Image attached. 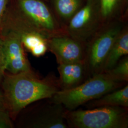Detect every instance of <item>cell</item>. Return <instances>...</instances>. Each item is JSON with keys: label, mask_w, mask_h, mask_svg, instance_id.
<instances>
[{"label": "cell", "mask_w": 128, "mask_h": 128, "mask_svg": "<svg viewBox=\"0 0 128 128\" xmlns=\"http://www.w3.org/2000/svg\"><path fill=\"white\" fill-rule=\"evenodd\" d=\"M2 79L5 107L12 118L28 105L51 98L61 90L58 78L54 74L40 78L32 70L16 74L4 73Z\"/></svg>", "instance_id": "cell-1"}, {"label": "cell", "mask_w": 128, "mask_h": 128, "mask_svg": "<svg viewBox=\"0 0 128 128\" xmlns=\"http://www.w3.org/2000/svg\"><path fill=\"white\" fill-rule=\"evenodd\" d=\"M128 82L114 80L105 72L89 78L73 88L60 90L51 98L66 110H75L92 100L123 87Z\"/></svg>", "instance_id": "cell-2"}, {"label": "cell", "mask_w": 128, "mask_h": 128, "mask_svg": "<svg viewBox=\"0 0 128 128\" xmlns=\"http://www.w3.org/2000/svg\"><path fill=\"white\" fill-rule=\"evenodd\" d=\"M68 128H128V107L101 106L66 110Z\"/></svg>", "instance_id": "cell-3"}, {"label": "cell", "mask_w": 128, "mask_h": 128, "mask_svg": "<svg viewBox=\"0 0 128 128\" xmlns=\"http://www.w3.org/2000/svg\"><path fill=\"white\" fill-rule=\"evenodd\" d=\"M122 30L119 25L110 26L97 35L86 46L84 62L88 78L102 72L110 50Z\"/></svg>", "instance_id": "cell-4"}, {"label": "cell", "mask_w": 128, "mask_h": 128, "mask_svg": "<svg viewBox=\"0 0 128 128\" xmlns=\"http://www.w3.org/2000/svg\"><path fill=\"white\" fill-rule=\"evenodd\" d=\"M28 110L24 122L27 128H68L64 117L66 109L51 98L42 99Z\"/></svg>", "instance_id": "cell-5"}, {"label": "cell", "mask_w": 128, "mask_h": 128, "mask_svg": "<svg viewBox=\"0 0 128 128\" xmlns=\"http://www.w3.org/2000/svg\"><path fill=\"white\" fill-rule=\"evenodd\" d=\"M0 35L4 43L5 71L16 74L32 71L18 34L12 31H5L2 32Z\"/></svg>", "instance_id": "cell-6"}, {"label": "cell", "mask_w": 128, "mask_h": 128, "mask_svg": "<svg viewBox=\"0 0 128 128\" xmlns=\"http://www.w3.org/2000/svg\"><path fill=\"white\" fill-rule=\"evenodd\" d=\"M48 50L55 55L58 64L84 61L86 46L71 37L56 36L48 39Z\"/></svg>", "instance_id": "cell-7"}, {"label": "cell", "mask_w": 128, "mask_h": 128, "mask_svg": "<svg viewBox=\"0 0 128 128\" xmlns=\"http://www.w3.org/2000/svg\"><path fill=\"white\" fill-rule=\"evenodd\" d=\"M58 70L60 90L73 88L89 78L84 61L58 64Z\"/></svg>", "instance_id": "cell-8"}, {"label": "cell", "mask_w": 128, "mask_h": 128, "mask_svg": "<svg viewBox=\"0 0 128 128\" xmlns=\"http://www.w3.org/2000/svg\"><path fill=\"white\" fill-rule=\"evenodd\" d=\"M86 109L101 106H122L128 107V85L110 92L82 105Z\"/></svg>", "instance_id": "cell-9"}, {"label": "cell", "mask_w": 128, "mask_h": 128, "mask_svg": "<svg viewBox=\"0 0 128 128\" xmlns=\"http://www.w3.org/2000/svg\"><path fill=\"white\" fill-rule=\"evenodd\" d=\"M128 55V32L122 30L112 46L105 60L102 72L113 68L122 58Z\"/></svg>", "instance_id": "cell-10"}, {"label": "cell", "mask_w": 128, "mask_h": 128, "mask_svg": "<svg viewBox=\"0 0 128 128\" xmlns=\"http://www.w3.org/2000/svg\"><path fill=\"white\" fill-rule=\"evenodd\" d=\"M18 35L23 46L34 56H41L48 50V39L40 33L32 32Z\"/></svg>", "instance_id": "cell-11"}, {"label": "cell", "mask_w": 128, "mask_h": 128, "mask_svg": "<svg viewBox=\"0 0 128 128\" xmlns=\"http://www.w3.org/2000/svg\"><path fill=\"white\" fill-rule=\"evenodd\" d=\"M105 73L114 80L128 82V55L122 58L113 68Z\"/></svg>", "instance_id": "cell-12"}, {"label": "cell", "mask_w": 128, "mask_h": 128, "mask_svg": "<svg viewBox=\"0 0 128 128\" xmlns=\"http://www.w3.org/2000/svg\"><path fill=\"white\" fill-rule=\"evenodd\" d=\"M80 0H55L56 9L64 18H71L80 5Z\"/></svg>", "instance_id": "cell-13"}, {"label": "cell", "mask_w": 128, "mask_h": 128, "mask_svg": "<svg viewBox=\"0 0 128 128\" xmlns=\"http://www.w3.org/2000/svg\"><path fill=\"white\" fill-rule=\"evenodd\" d=\"M118 0H101V14L103 18L109 17L114 9Z\"/></svg>", "instance_id": "cell-14"}, {"label": "cell", "mask_w": 128, "mask_h": 128, "mask_svg": "<svg viewBox=\"0 0 128 128\" xmlns=\"http://www.w3.org/2000/svg\"><path fill=\"white\" fill-rule=\"evenodd\" d=\"M14 124L9 111L6 108L0 109V128H12Z\"/></svg>", "instance_id": "cell-15"}, {"label": "cell", "mask_w": 128, "mask_h": 128, "mask_svg": "<svg viewBox=\"0 0 128 128\" xmlns=\"http://www.w3.org/2000/svg\"><path fill=\"white\" fill-rule=\"evenodd\" d=\"M5 72V55L4 43L2 38L0 35V81L2 79Z\"/></svg>", "instance_id": "cell-16"}, {"label": "cell", "mask_w": 128, "mask_h": 128, "mask_svg": "<svg viewBox=\"0 0 128 128\" xmlns=\"http://www.w3.org/2000/svg\"><path fill=\"white\" fill-rule=\"evenodd\" d=\"M10 0H0V33L1 32L5 14Z\"/></svg>", "instance_id": "cell-17"}, {"label": "cell", "mask_w": 128, "mask_h": 128, "mask_svg": "<svg viewBox=\"0 0 128 128\" xmlns=\"http://www.w3.org/2000/svg\"><path fill=\"white\" fill-rule=\"evenodd\" d=\"M6 108L3 93L0 91V109Z\"/></svg>", "instance_id": "cell-18"}]
</instances>
